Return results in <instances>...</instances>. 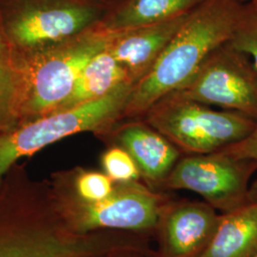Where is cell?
Masks as SVG:
<instances>
[{
  "label": "cell",
  "mask_w": 257,
  "mask_h": 257,
  "mask_svg": "<svg viewBox=\"0 0 257 257\" xmlns=\"http://www.w3.org/2000/svg\"><path fill=\"white\" fill-rule=\"evenodd\" d=\"M257 160L216 152L179 159L163 187L198 193L211 207L225 212L248 202V182Z\"/></svg>",
  "instance_id": "5b68a950"
},
{
  "label": "cell",
  "mask_w": 257,
  "mask_h": 257,
  "mask_svg": "<svg viewBox=\"0 0 257 257\" xmlns=\"http://www.w3.org/2000/svg\"><path fill=\"white\" fill-rule=\"evenodd\" d=\"M2 52H3V42H2V38L0 37V58L2 55Z\"/></svg>",
  "instance_id": "603a6c76"
},
{
  "label": "cell",
  "mask_w": 257,
  "mask_h": 257,
  "mask_svg": "<svg viewBox=\"0 0 257 257\" xmlns=\"http://www.w3.org/2000/svg\"><path fill=\"white\" fill-rule=\"evenodd\" d=\"M75 187L80 200L98 202L113 193L115 185L107 175L97 172H83L76 178Z\"/></svg>",
  "instance_id": "ac0fdd59"
},
{
  "label": "cell",
  "mask_w": 257,
  "mask_h": 257,
  "mask_svg": "<svg viewBox=\"0 0 257 257\" xmlns=\"http://www.w3.org/2000/svg\"><path fill=\"white\" fill-rule=\"evenodd\" d=\"M219 152H223L225 154H229L240 158L257 160V120L255 128L248 138L243 139L238 143L225 148Z\"/></svg>",
  "instance_id": "ffe728a7"
},
{
  "label": "cell",
  "mask_w": 257,
  "mask_h": 257,
  "mask_svg": "<svg viewBox=\"0 0 257 257\" xmlns=\"http://www.w3.org/2000/svg\"><path fill=\"white\" fill-rule=\"evenodd\" d=\"M220 216L210 204L167 205L158 225L161 256H197L212 238Z\"/></svg>",
  "instance_id": "9c48e42d"
},
{
  "label": "cell",
  "mask_w": 257,
  "mask_h": 257,
  "mask_svg": "<svg viewBox=\"0 0 257 257\" xmlns=\"http://www.w3.org/2000/svg\"><path fill=\"white\" fill-rule=\"evenodd\" d=\"M113 33L99 22L44 56L32 72L27 110L32 113L57 110L69 97L86 65L108 48Z\"/></svg>",
  "instance_id": "8992f818"
},
{
  "label": "cell",
  "mask_w": 257,
  "mask_h": 257,
  "mask_svg": "<svg viewBox=\"0 0 257 257\" xmlns=\"http://www.w3.org/2000/svg\"><path fill=\"white\" fill-rule=\"evenodd\" d=\"M229 43L249 57L257 71V0L245 3Z\"/></svg>",
  "instance_id": "2e32d148"
},
{
  "label": "cell",
  "mask_w": 257,
  "mask_h": 257,
  "mask_svg": "<svg viewBox=\"0 0 257 257\" xmlns=\"http://www.w3.org/2000/svg\"><path fill=\"white\" fill-rule=\"evenodd\" d=\"M149 253V252H148ZM148 253H146V252H138L137 253V257H150L147 256ZM159 257H162V256H159Z\"/></svg>",
  "instance_id": "7402d4cb"
},
{
  "label": "cell",
  "mask_w": 257,
  "mask_h": 257,
  "mask_svg": "<svg viewBox=\"0 0 257 257\" xmlns=\"http://www.w3.org/2000/svg\"><path fill=\"white\" fill-rule=\"evenodd\" d=\"M254 257H257V255H256V256H254Z\"/></svg>",
  "instance_id": "d4e9b609"
},
{
  "label": "cell",
  "mask_w": 257,
  "mask_h": 257,
  "mask_svg": "<svg viewBox=\"0 0 257 257\" xmlns=\"http://www.w3.org/2000/svg\"><path fill=\"white\" fill-rule=\"evenodd\" d=\"M135 87L121 83L105 96L29 123L0 138V179L10 167L23 156L82 132H105L122 119V114Z\"/></svg>",
  "instance_id": "3957f363"
},
{
  "label": "cell",
  "mask_w": 257,
  "mask_h": 257,
  "mask_svg": "<svg viewBox=\"0 0 257 257\" xmlns=\"http://www.w3.org/2000/svg\"><path fill=\"white\" fill-rule=\"evenodd\" d=\"M103 19L97 4L70 0L28 7L10 23V35L20 46H37L47 42L69 40Z\"/></svg>",
  "instance_id": "ba28073f"
},
{
  "label": "cell",
  "mask_w": 257,
  "mask_h": 257,
  "mask_svg": "<svg viewBox=\"0 0 257 257\" xmlns=\"http://www.w3.org/2000/svg\"><path fill=\"white\" fill-rule=\"evenodd\" d=\"M16 92L15 74L8 67L0 64V125L9 120L15 105Z\"/></svg>",
  "instance_id": "d6986e66"
},
{
  "label": "cell",
  "mask_w": 257,
  "mask_h": 257,
  "mask_svg": "<svg viewBox=\"0 0 257 257\" xmlns=\"http://www.w3.org/2000/svg\"><path fill=\"white\" fill-rule=\"evenodd\" d=\"M102 165L106 175L113 182L139 181L141 178L136 161L125 149L120 146L110 148L103 155Z\"/></svg>",
  "instance_id": "e0dca14e"
},
{
  "label": "cell",
  "mask_w": 257,
  "mask_h": 257,
  "mask_svg": "<svg viewBox=\"0 0 257 257\" xmlns=\"http://www.w3.org/2000/svg\"><path fill=\"white\" fill-rule=\"evenodd\" d=\"M185 99L240 111L257 120V71L228 42L216 48L191 79L172 92Z\"/></svg>",
  "instance_id": "277c9868"
},
{
  "label": "cell",
  "mask_w": 257,
  "mask_h": 257,
  "mask_svg": "<svg viewBox=\"0 0 257 257\" xmlns=\"http://www.w3.org/2000/svg\"><path fill=\"white\" fill-rule=\"evenodd\" d=\"M116 138L151 187L163 184L181 155L174 143L143 118L128 119L116 130Z\"/></svg>",
  "instance_id": "8fae6325"
},
{
  "label": "cell",
  "mask_w": 257,
  "mask_h": 257,
  "mask_svg": "<svg viewBox=\"0 0 257 257\" xmlns=\"http://www.w3.org/2000/svg\"><path fill=\"white\" fill-rule=\"evenodd\" d=\"M206 0H123L103 18L100 24L110 32H121L160 23L189 14Z\"/></svg>",
  "instance_id": "5bb4252c"
},
{
  "label": "cell",
  "mask_w": 257,
  "mask_h": 257,
  "mask_svg": "<svg viewBox=\"0 0 257 257\" xmlns=\"http://www.w3.org/2000/svg\"><path fill=\"white\" fill-rule=\"evenodd\" d=\"M167 204L162 195L140 181L116 183L113 193L98 202L78 201L71 208L74 229L145 231L158 227Z\"/></svg>",
  "instance_id": "52a82bcc"
},
{
  "label": "cell",
  "mask_w": 257,
  "mask_h": 257,
  "mask_svg": "<svg viewBox=\"0 0 257 257\" xmlns=\"http://www.w3.org/2000/svg\"><path fill=\"white\" fill-rule=\"evenodd\" d=\"M248 202L257 204V180L248 188Z\"/></svg>",
  "instance_id": "44dd1931"
},
{
  "label": "cell",
  "mask_w": 257,
  "mask_h": 257,
  "mask_svg": "<svg viewBox=\"0 0 257 257\" xmlns=\"http://www.w3.org/2000/svg\"><path fill=\"white\" fill-rule=\"evenodd\" d=\"M181 152L216 153L248 138L256 120L235 110H216L170 93L142 117Z\"/></svg>",
  "instance_id": "7a4b0ae2"
},
{
  "label": "cell",
  "mask_w": 257,
  "mask_h": 257,
  "mask_svg": "<svg viewBox=\"0 0 257 257\" xmlns=\"http://www.w3.org/2000/svg\"><path fill=\"white\" fill-rule=\"evenodd\" d=\"M245 1H246V0H245ZM248 1H249V0H248Z\"/></svg>",
  "instance_id": "cb8c5ba5"
},
{
  "label": "cell",
  "mask_w": 257,
  "mask_h": 257,
  "mask_svg": "<svg viewBox=\"0 0 257 257\" xmlns=\"http://www.w3.org/2000/svg\"><path fill=\"white\" fill-rule=\"evenodd\" d=\"M193 12L153 25L113 33L107 50L126 70L131 82L136 85L149 73Z\"/></svg>",
  "instance_id": "30bf717a"
},
{
  "label": "cell",
  "mask_w": 257,
  "mask_h": 257,
  "mask_svg": "<svg viewBox=\"0 0 257 257\" xmlns=\"http://www.w3.org/2000/svg\"><path fill=\"white\" fill-rule=\"evenodd\" d=\"M244 5L245 0H206L194 10L135 85L122 119L142 118L156 102L188 82L206 58L230 40Z\"/></svg>",
  "instance_id": "6da1fadb"
},
{
  "label": "cell",
  "mask_w": 257,
  "mask_h": 257,
  "mask_svg": "<svg viewBox=\"0 0 257 257\" xmlns=\"http://www.w3.org/2000/svg\"><path fill=\"white\" fill-rule=\"evenodd\" d=\"M257 255V204L247 202L225 212L212 238L196 257Z\"/></svg>",
  "instance_id": "4fadbf2b"
},
{
  "label": "cell",
  "mask_w": 257,
  "mask_h": 257,
  "mask_svg": "<svg viewBox=\"0 0 257 257\" xmlns=\"http://www.w3.org/2000/svg\"><path fill=\"white\" fill-rule=\"evenodd\" d=\"M141 248V239L101 237H58L31 235L0 243V257H91L110 250L136 251Z\"/></svg>",
  "instance_id": "7c38bea8"
},
{
  "label": "cell",
  "mask_w": 257,
  "mask_h": 257,
  "mask_svg": "<svg viewBox=\"0 0 257 257\" xmlns=\"http://www.w3.org/2000/svg\"><path fill=\"white\" fill-rule=\"evenodd\" d=\"M126 81H130L126 70L106 49L86 65L69 97L56 110H67L98 99Z\"/></svg>",
  "instance_id": "9a60e30c"
}]
</instances>
